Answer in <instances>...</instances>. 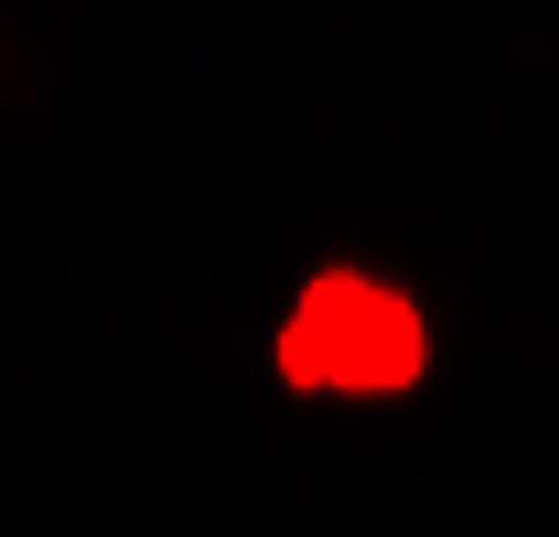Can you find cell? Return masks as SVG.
I'll list each match as a JSON object with an SVG mask.
<instances>
[{"label":"cell","instance_id":"6da1fadb","mask_svg":"<svg viewBox=\"0 0 559 537\" xmlns=\"http://www.w3.org/2000/svg\"><path fill=\"white\" fill-rule=\"evenodd\" d=\"M430 334H419V312L388 290V279H312L301 290V312L280 323V366H290V387H334V398H388V387H409Z\"/></svg>","mask_w":559,"mask_h":537}]
</instances>
